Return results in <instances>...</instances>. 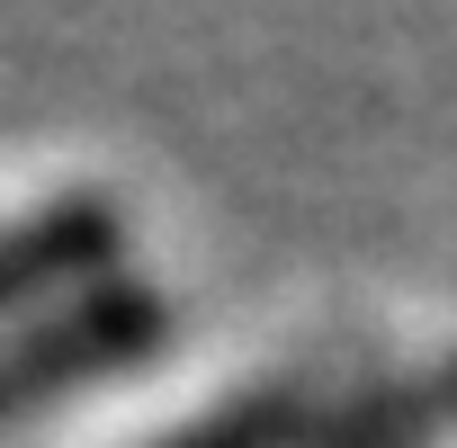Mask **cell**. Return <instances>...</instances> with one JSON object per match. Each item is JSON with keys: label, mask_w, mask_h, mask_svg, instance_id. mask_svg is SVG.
Here are the masks:
<instances>
[{"label": "cell", "mask_w": 457, "mask_h": 448, "mask_svg": "<svg viewBox=\"0 0 457 448\" xmlns=\"http://www.w3.org/2000/svg\"><path fill=\"white\" fill-rule=\"evenodd\" d=\"M162 341V296L135 287V278H108V287H81L72 305H54L37 332L0 341V421L99 377V368H126Z\"/></svg>", "instance_id": "6da1fadb"}, {"label": "cell", "mask_w": 457, "mask_h": 448, "mask_svg": "<svg viewBox=\"0 0 457 448\" xmlns=\"http://www.w3.org/2000/svg\"><path fill=\"white\" fill-rule=\"evenodd\" d=\"M117 261V206L108 197H54L0 224V314L46 296V287H81Z\"/></svg>", "instance_id": "7a4b0ae2"}, {"label": "cell", "mask_w": 457, "mask_h": 448, "mask_svg": "<svg viewBox=\"0 0 457 448\" xmlns=\"http://www.w3.org/2000/svg\"><path fill=\"white\" fill-rule=\"evenodd\" d=\"M278 430H287V403H234V412H215L162 448H278Z\"/></svg>", "instance_id": "3957f363"}]
</instances>
